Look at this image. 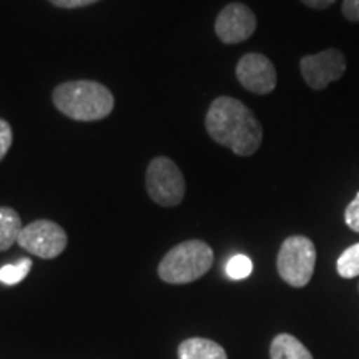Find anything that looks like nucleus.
<instances>
[{
	"mask_svg": "<svg viewBox=\"0 0 359 359\" xmlns=\"http://www.w3.org/2000/svg\"><path fill=\"white\" fill-rule=\"evenodd\" d=\"M205 128L213 142L238 156L257 154L263 142V127L243 102L233 97H218L205 116Z\"/></svg>",
	"mask_w": 359,
	"mask_h": 359,
	"instance_id": "nucleus-1",
	"label": "nucleus"
},
{
	"mask_svg": "<svg viewBox=\"0 0 359 359\" xmlns=\"http://www.w3.org/2000/svg\"><path fill=\"white\" fill-rule=\"evenodd\" d=\"M52 102L62 115L77 122H97L115 109V97L105 85L93 80H72L53 88Z\"/></svg>",
	"mask_w": 359,
	"mask_h": 359,
	"instance_id": "nucleus-2",
	"label": "nucleus"
},
{
	"mask_svg": "<svg viewBox=\"0 0 359 359\" xmlns=\"http://www.w3.org/2000/svg\"><path fill=\"white\" fill-rule=\"evenodd\" d=\"M212 246L201 240L183 241L165 255L158 264V276L170 285H187L200 280L213 264Z\"/></svg>",
	"mask_w": 359,
	"mask_h": 359,
	"instance_id": "nucleus-3",
	"label": "nucleus"
},
{
	"mask_svg": "<svg viewBox=\"0 0 359 359\" xmlns=\"http://www.w3.org/2000/svg\"><path fill=\"white\" fill-rule=\"evenodd\" d=\"M314 266L316 248L309 238L294 235L283 241L276 258V268L283 281L293 288H303L311 281Z\"/></svg>",
	"mask_w": 359,
	"mask_h": 359,
	"instance_id": "nucleus-4",
	"label": "nucleus"
},
{
	"mask_svg": "<svg viewBox=\"0 0 359 359\" xmlns=\"http://www.w3.org/2000/svg\"><path fill=\"white\" fill-rule=\"evenodd\" d=\"M145 187L150 200L163 208H175L185 198V177L168 156H155L148 163Z\"/></svg>",
	"mask_w": 359,
	"mask_h": 359,
	"instance_id": "nucleus-5",
	"label": "nucleus"
},
{
	"mask_svg": "<svg viewBox=\"0 0 359 359\" xmlns=\"http://www.w3.org/2000/svg\"><path fill=\"white\" fill-rule=\"evenodd\" d=\"M17 243L29 253L42 259L60 257L69 243L64 228L50 219H35L22 228Z\"/></svg>",
	"mask_w": 359,
	"mask_h": 359,
	"instance_id": "nucleus-6",
	"label": "nucleus"
},
{
	"mask_svg": "<svg viewBox=\"0 0 359 359\" xmlns=\"http://www.w3.org/2000/svg\"><path fill=\"white\" fill-rule=\"evenodd\" d=\"M299 70L313 90H325L346 72V58L338 48H327L316 55H306L299 60Z\"/></svg>",
	"mask_w": 359,
	"mask_h": 359,
	"instance_id": "nucleus-7",
	"label": "nucleus"
},
{
	"mask_svg": "<svg viewBox=\"0 0 359 359\" xmlns=\"http://www.w3.org/2000/svg\"><path fill=\"white\" fill-rule=\"evenodd\" d=\"M236 79L241 87L255 95H268L276 88V69L263 53L251 52L238 60Z\"/></svg>",
	"mask_w": 359,
	"mask_h": 359,
	"instance_id": "nucleus-8",
	"label": "nucleus"
},
{
	"mask_svg": "<svg viewBox=\"0 0 359 359\" xmlns=\"http://www.w3.org/2000/svg\"><path fill=\"white\" fill-rule=\"evenodd\" d=\"M257 30V15L245 4H228L218 13L215 32L223 43L235 45L248 40Z\"/></svg>",
	"mask_w": 359,
	"mask_h": 359,
	"instance_id": "nucleus-9",
	"label": "nucleus"
},
{
	"mask_svg": "<svg viewBox=\"0 0 359 359\" xmlns=\"http://www.w3.org/2000/svg\"><path fill=\"white\" fill-rule=\"evenodd\" d=\"M178 359H228L226 351L212 339L190 338L178 346Z\"/></svg>",
	"mask_w": 359,
	"mask_h": 359,
	"instance_id": "nucleus-10",
	"label": "nucleus"
},
{
	"mask_svg": "<svg viewBox=\"0 0 359 359\" xmlns=\"http://www.w3.org/2000/svg\"><path fill=\"white\" fill-rule=\"evenodd\" d=\"M269 356L271 359H313L311 353L302 341L288 333L275 336L269 346Z\"/></svg>",
	"mask_w": 359,
	"mask_h": 359,
	"instance_id": "nucleus-11",
	"label": "nucleus"
},
{
	"mask_svg": "<svg viewBox=\"0 0 359 359\" xmlns=\"http://www.w3.org/2000/svg\"><path fill=\"white\" fill-rule=\"evenodd\" d=\"M22 228L24 226L19 213L11 206H0V251H6L17 243Z\"/></svg>",
	"mask_w": 359,
	"mask_h": 359,
	"instance_id": "nucleus-12",
	"label": "nucleus"
},
{
	"mask_svg": "<svg viewBox=\"0 0 359 359\" xmlns=\"http://www.w3.org/2000/svg\"><path fill=\"white\" fill-rule=\"evenodd\" d=\"M338 275L344 280L359 276V243L349 246L341 253V257L336 262Z\"/></svg>",
	"mask_w": 359,
	"mask_h": 359,
	"instance_id": "nucleus-13",
	"label": "nucleus"
},
{
	"mask_svg": "<svg viewBox=\"0 0 359 359\" xmlns=\"http://www.w3.org/2000/svg\"><path fill=\"white\" fill-rule=\"evenodd\" d=\"M30 269H32V259L30 258H22L20 262L13 264H6V266L0 268V283L8 286L19 285L20 281L25 280Z\"/></svg>",
	"mask_w": 359,
	"mask_h": 359,
	"instance_id": "nucleus-14",
	"label": "nucleus"
},
{
	"mask_svg": "<svg viewBox=\"0 0 359 359\" xmlns=\"http://www.w3.org/2000/svg\"><path fill=\"white\" fill-rule=\"evenodd\" d=\"M226 275L231 278V280H245L251 275L253 271V263L248 257L245 255H235L228 259L226 263Z\"/></svg>",
	"mask_w": 359,
	"mask_h": 359,
	"instance_id": "nucleus-15",
	"label": "nucleus"
},
{
	"mask_svg": "<svg viewBox=\"0 0 359 359\" xmlns=\"http://www.w3.org/2000/svg\"><path fill=\"white\" fill-rule=\"evenodd\" d=\"M12 140H13V135H12L11 123H8L7 120L0 118V161L6 158L8 150H11Z\"/></svg>",
	"mask_w": 359,
	"mask_h": 359,
	"instance_id": "nucleus-16",
	"label": "nucleus"
},
{
	"mask_svg": "<svg viewBox=\"0 0 359 359\" xmlns=\"http://www.w3.org/2000/svg\"><path fill=\"white\" fill-rule=\"evenodd\" d=\"M344 222L353 231L359 233V191L354 196V200L344 210Z\"/></svg>",
	"mask_w": 359,
	"mask_h": 359,
	"instance_id": "nucleus-17",
	"label": "nucleus"
},
{
	"mask_svg": "<svg viewBox=\"0 0 359 359\" xmlns=\"http://www.w3.org/2000/svg\"><path fill=\"white\" fill-rule=\"evenodd\" d=\"M341 11L349 22H359V0H344Z\"/></svg>",
	"mask_w": 359,
	"mask_h": 359,
	"instance_id": "nucleus-18",
	"label": "nucleus"
},
{
	"mask_svg": "<svg viewBox=\"0 0 359 359\" xmlns=\"http://www.w3.org/2000/svg\"><path fill=\"white\" fill-rule=\"evenodd\" d=\"M48 2L60 8H80L92 6V4L100 2V0H48Z\"/></svg>",
	"mask_w": 359,
	"mask_h": 359,
	"instance_id": "nucleus-19",
	"label": "nucleus"
},
{
	"mask_svg": "<svg viewBox=\"0 0 359 359\" xmlns=\"http://www.w3.org/2000/svg\"><path fill=\"white\" fill-rule=\"evenodd\" d=\"M304 6L316 8V11H325L330 6H333L336 0H302Z\"/></svg>",
	"mask_w": 359,
	"mask_h": 359,
	"instance_id": "nucleus-20",
	"label": "nucleus"
}]
</instances>
